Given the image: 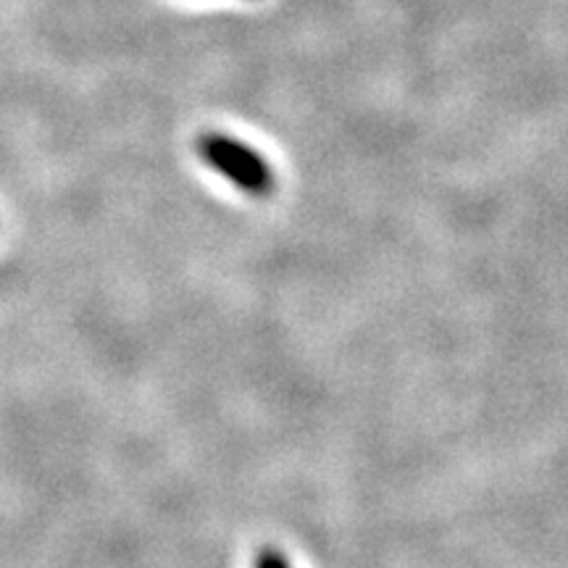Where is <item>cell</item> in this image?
<instances>
[{
    "instance_id": "1",
    "label": "cell",
    "mask_w": 568,
    "mask_h": 568,
    "mask_svg": "<svg viewBox=\"0 0 568 568\" xmlns=\"http://www.w3.org/2000/svg\"><path fill=\"white\" fill-rule=\"evenodd\" d=\"M195 153L205 166L251 197H268L276 190V174L268 161L247 142L222 132H203L195 140Z\"/></svg>"
},
{
    "instance_id": "2",
    "label": "cell",
    "mask_w": 568,
    "mask_h": 568,
    "mask_svg": "<svg viewBox=\"0 0 568 568\" xmlns=\"http://www.w3.org/2000/svg\"><path fill=\"white\" fill-rule=\"evenodd\" d=\"M253 568H293L290 566L287 556L276 548H264L255 556V566Z\"/></svg>"
}]
</instances>
